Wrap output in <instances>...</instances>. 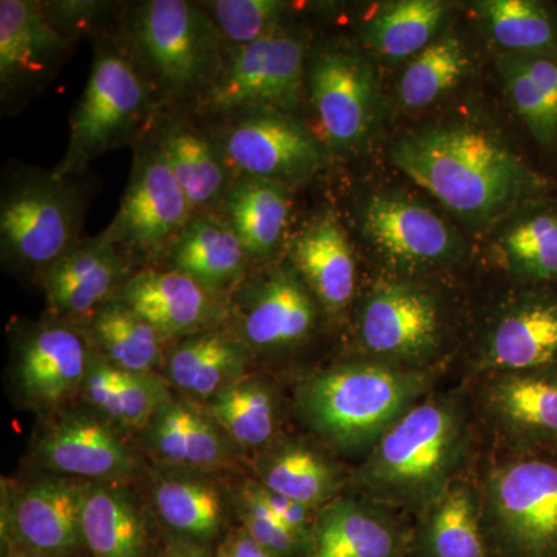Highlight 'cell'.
<instances>
[{
  "mask_svg": "<svg viewBox=\"0 0 557 557\" xmlns=\"http://www.w3.org/2000/svg\"><path fill=\"white\" fill-rule=\"evenodd\" d=\"M90 482L44 478L3 500V557H75L86 548L83 509Z\"/></svg>",
  "mask_w": 557,
  "mask_h": 557,
  "instance_id": "obj_13",
  "label": "cell"
},
{
  "mask_svg": "<svg viewBox=\"0 0 557 557\" xmlns=\"http://www.w3.org/2000/svg\"><path fill=\"white\" fill-rule=\"evenodd\" d=\"M289 262L322 311L338 317L350 306L357 292V259L335 212H321L293 237Z\"/></svg>",
  "mask_w": 557,
  "mask_h": 557,
  "instance_id": "obj_25",
  "label": "cell"
},
{
  "mask_svg": "<svg viewBox=\"0 0 557 557\" xmlns=\"http://www.w3.org/2000/svg\"><path fill=\"white\" fill-rule=\"evenodd\" d=\"M81 394L102 420L115 429L145 431L171 398L166 383L153 373L115 368L101 357H91Z\"/></svg>",
  "mask_w": 557,
  "mask_h": 557,
  "instance_id": "obj_30",
  "label": "cell"
},
{
  "mask_svg": "<svg viewBox=\"0 0 557 557\" xmlns=\"http://www.w3.org/2000/svg\"><path fill=\"white\" fill-rule=\"evenodd\" d=\"M412 534L416 557H493L478 486L458 478L421 511Z\"/></svg>",
  "mask_w": 557,
  "mask_h": 557,
  "instance_id": "obj_28",
  "label": "cell"
},
{
  "mask_svg": "<svg viewBox=\"0 0 557 557\" xmlns=\"http://www.w3.org/2000/svg\"><path fill=\"white\" fill-rule=\"evenodd\" d=\"M119 38L160 112L196 108L218 79L226 47L208 11L186 0H146L121 14Z\"/></svg>",
  "mask_w": 557,
  "mask_h": 557,
  "instance_id": "obj_3",
  "label": "cell"
},
{
  "mask_svg": "<svg viewBox=\"0 0 557 557\" xmlns=\"http://www.w3.org/2000/svg\"><path fill=\"white\" fill-rule=\"evenodd\" d=\"M70 175L16 163L0 190L3 263L42 276L81 244L86 199Z\"/></svg>",
  "mask_w": 557,
  "mask_h": 557,
  "instance_id": "obj_5",
  "label": "cell"
},
{
  "mask_svg": "<svg viewBox=\"0 0 557 557\" xmlns=\"http://www.w3.org/2000/svg\"><path fill=\"white\" fill-rule=\"evenodd\" d=\"M226 437L245 449H265L276 442L278 399L267 381L245 376L208 403Z\"/></svg>",
  "mask_w": 557,
  "mask_h": 557,
  "instance_id": "obj_37",
  "label": "cell"
},
{
  "mask_svg": "<svg viewBox=\"0 0 557 557\" xmlns=\"http://www.w3.org/2000/svg\"><path fill=\"white\" fill-rule=\"evenodd\" d=\"M146 448L177 472L207 474L233 465L230 438L188 398H170L143 431Z\"/></svg>",
  "mask_w": 557,
  "mask_h": 557,
  "instance_id": "obj_24",
  "label": "cell"
},
{
  "mask_svg": "<svg viewBox=\"0 0 557 557\" xmlns=\"http://www.w3.org/2000/svg\"><path fill=\"white\" fill-rule=\"evenodd\" d=\"M307 70V42L288 30L226 49L218 79L196 109L218 115L244 110L293 115L306 100Z\"/></svg>",
  "mask_w": 557,
  "mask_h": 557,
  "instance_id": "obj_9",
  "label": "cell"
},
{
  "mask_svg": "<svg viewBox=\"0 0 557 557\" xmlns=\"http://www.w3.org/2000/svg\"><path fill=\"white\" fill-rule=\"evenodd\" d=\"M172 270L196 281L212 296L222 295L244 278L248 256L222 215H194L172 248Z\"/></svg>",
  "mask_w": 557,
  "mask_h": 557,
  "instance_id": "obj_29",
  "label": "cell"
},
{
  "mask_svg": "<svg viewBox=\"0 0 557 557\" xmlns=\"http://www.w3.org/2000/svg\"><path fill=\"white\" fill-rule=\"evenodd\" d=\"M449 13V3L442 0H397L381 5L366 21L361 36L366 47L380 60H412L432 40Z\"/></svg>",
  "mask_w": 557,
  "mask_h": 557,
  "instance_id": "obj_35",
  "label": "cell"
},
{
  "mask_svg": "<svg viewBox=\"0 0 557 557\" xmlns=\"http://www.w3.org/2000/svg\"><path fill=\"white\" fill-rule=\"evenodd\" d=\"M157 515L183 541L208 544L222 530L225 507L218 485L188 472H168L156 480Z\"/></svg>",
  "mask_w": 557,
  "mask_h": 557,
  "instance_id": "obj_36",
  "label": "cell"
},
{
  "mask_svg": "<svg viewBox=\"0 0 557 557\" xmlns=\"http://www.w3.org/2000/svg\"><path fill=\"white\" fill-rule=\"evenodd\" d=\"M193 218V208L149 131L138 143L129 185L102 239L123 255L157 260L171 255Z\"/></svg>",
  "mask_w": 557,
  "mask_h": 557,
  "instance_id": "obj_10",
  "label": "cell"
},
{
  "mask_svg": "<svg viewBox=\"0 0 557 557\" xmlns=\"http://www.w3.org/2000/svg\"><path fill=\"white\" fill-rule=\"evenodd\" d=\"M226 49L248 46L285 30L288 2L281 0H214L201 3Z\"/></svg>",
  "mask_w": 557,
  "mask_h": 557,
  "instance_id": "obj_42",
  "label": "cell"
},
{
  "mask_svg": "<svg viewBox=\"0 0 557 557\" xmlns=\"http://www.w3.org/2000/svg\"><path fill=\"white\" fill-rule=\"evenodd\" d=\"M307 95L325 149L346 156L368 141L380 102L379 79L368 58L348 47H325L309 60Z\"/></svg>",
  "mask_w": 557,
  "mask_h": 557,
  "instance_id": "obj_12",
  "label": "cell"
},
{
  "mask_svg": "<svg viewBox=\"0 0 557 557\" xmlns=\"http://www.w3.org/2000/svg\"><path fill=\"white\" fill-rule=\"evenodd\" d=\"M239 508L242 528L271 556L304 557L307 555V545L300 542L274 515L273 509L260 493L259 483L256 480L242 487Z\"/></svg>",
  "mask_w": 557,
  "mask_h": 557,
  "instance_id": "obj_43",
  "label": "cell"
},
{
  "mask_svg": "<svg viewBox=\"0 0 557 557\" xmlns=\"http://www.w3.org/2000/svg\"><path fill=\"white\" fill-rule=\"evenodd\" d=\"M493 557H557V453H516L479 487Z\"/></svg>",
  "mask_w": 557,
  "mask_h": 557,
  "instance_id": "obj_7",
  "label": "cell"
},
{
  "mask_svg": "<svg viewBox=\"0 0 557 557\" xmlns=\"http://www.w3.org/2000/svg\"><path fill=\"white\" fill-rule=\"evenodd\" d=\"M157 116L152 94L129 57L110 36L98 39L89 83L70 119L67 152L54 171L76 177L106 152L141 141Z\"/></svg>",
  "mask_w": 557,
  "mask_h": 557,
  "instance_id": "obj_6",
  "label": "cell"
},
{
  "mask_svg": "<svg viewBox=\"0 0 557 557\" xmlns=\"http://www.w3.org/2000/svg\"><path fill=\"white\" fill-rule=\"evenodd\" d=\"M83 536L91 557H145L148 552L145 519L120 483L90 482Z\"/></svg>",
  "mask_w": 557,
  "mask_h": 557,
  "instance_id": "obj_34",
  "label": "cell"
},
{
  "mask_svg": "<svg viewBox=\"0 0 557 557\" xmlns=\"http://www.w3.org/2000/svg\"><path fill=\"white\" fill-rule=\"evenodd\" d=\"M412 534L395 511L364 497H336L319 509L304 557H408Z\"/></svg>",
  "mask_w": 557,
  "mask_h": 557,
  "instance_id": "obj_21",
  "label": "cell"
},
{
  "mask_svg": "<svg viewBox=\"0 0 557 557\" xmlns=\"http://www.w3.org/2000/svg\"><path fill=\"white\" fill-rule=\"evenodd\" d=\"M289 188L271 180L237 175L219 214L236 234L249 260L276 251L289 218Z\"/></svg>",
  "mask_w": 557,
  "mask_h": 557,
  "instance_id": "obj_31",
  "label": "cell"
},
{
  "mask_svg": "<svg viewBox=\"0 0 557 557\" xmlns=\"http://www.w3.org/2000/svg\"><path fill=\"white\" fill-rule=\"evenodd\" d=\"M249 355L237 333L209 329L180 339L164 361V372L190 401L209 403L247 376Z\"/></svg>",
  "mask_w": 557,
  "mask_h": 557,
  "instance_id": "obj_27",
  "label": "cell"
},
{
  "mask_svg": "<svg viewBox=\"0 0 557 557\" xmlns=\"http://www.w3.org/2000/svg\"><path fill=\"white\" fill-rule=\"evenodd\" d=\"M471 67L467 47L453 33L440 35L410 60L398 81V100L408 110L431 108L456 89Z\"/></svg>",
  "mask_w": 557,
  "mask_h": 557,
  "instance_id": "obj_41",
  "label": "cell"
},
{
  "mask_svg": "<svg viewBox=\"0 0 557 557\" xmlns=\"http://www.w3.org/2000/svg\"><path fill=\"white\" fill-rule=\"evenodd\" d=\"M388 159L469 225L496 223L545 189L504 139L465 121L408 132L392 143Z\"/></svg>",
  "mask_w": 557,
  "mask_h": 557,
  "instance_id": "obj_1",
  "label": "cell"
},
{
  "mask_svg": "<svg viewBox=\"0 0 557 557\" xmlns=\"http://www.w3.org/2000/svg\"><path fill=\"white\" fill-rule=\"evenodd\" d=\"M256 469L260 485L314 509L335 500L346 482L332 458L296 440L271 443Z\"/></svg>",
  "mask_w": 557,
  "mask_h": 557,
  "instance_id": "obj_32",
  "label": "cell"
},
{
  "mask_svg": "<svg viewBox=\"0 0 557 557\" xmlns=\"http://www.w3.org/2000/svg\"><path fill=\"white\" fill-rule=\"evenodd\" d=\"M479 403L515 453H557V368L487 375Z\"/></svg>",
  "mask_w": 557,
  "mask_h": 557,
  "instance_id": "obj_16",
  "label": "cell"
},
{
  "mask_svg": "<svg viewBox=\"0 0 557 557\" xmlns=\"http://www.w3.org/2000/svg\"><path fill=\"white\" fill-rule=\"evenodd\" d=\"M113 299L137 311L164 341L215 329L220 317L218 298L175 270L138 271Z\"/></svg>",
  "mask_w": 557,
  "mask_h": 557,
  "instance_id": "obj_22",
  "label": "cell"
},
{
  "mask_svg": "<svg viewBox=\"0 0 557 557\" xmlns=\"http://www.w3.org/2000/svg\"><path fill=\"white\" fill-rule=\"evenodd\" d=\"M231 115L236 120L226 126L219 143L237 175L292 188L324 166L327 149L295 116L274 110H244Z\"/></svg>",
  "mask_w": 557,
  "mask_h": 557,
  "instance_id": "obj_14",
  "label": "cell"
},
{
  "mask_svg": "<svg viewBox=\"0 0 557 557\" xmlns=\"http://www.w3.org/2000/svg\"><path fill=\"white\" fill-rule=\"evenodd\" d=\"M47 20L58 32L75 44L79 36L101 30L102 24L119 10V3L97 0H58L42 2Z\"/></svg>",
  "mask_w": 557,
  "mask_h": 557,
  "instance_id": "obj_44",
  "label": "cell"
},
{
  "mask_svg": "<svg viewBox=\"0 0 557 557\" xmlns=\"http://www.w3.org/2000/svg\"><path fill=\"white\" fill-rule=\"evenodd\" d=\"M36 460L62 478L119 483L138 471L134 450L97 413H65L36 442Z\"/></svg>",
  "mask_w": 557,
  "mask_h": 557,
  "instance_id": "obj_19",
  "label": "cell"
},
{
  "mask_svg": "<svg viewBox=\"0 0 557 557\" xmlns=\"http://www.w3.org/2000/svg\"><path fill=\"white\" fill-rule=\"evenodd\" d=\"M65 39L35 0L0 2V100L17 112L58 75L70 54Z\"/></svg>",
  "mask_w": 557,
  "mask_h": 557,
  "instance_id": "obj_15",
  "label": "cell"
},
{
  "mask_svg": "<svg viewBox=\"0 0 557 557\" xmlns=\"http://www.w3.org/2000/svg\"><path fill=\"white\" fill-rule=\"evenodd\" d=\"M164 159L182 186L194 215L214 214L233 185V175L218 138L182 116L164 115L152 126Z\"/></svg>",
  "mask_w": 557,
  "mask_h": 557,
  "instance_id": "obj_26",
  "label": "cell"
},
{
  "mask_svg": "<svg viewBox=\"0 0 557 557\" xmlns=\"http://www.w3.org/2000/svg\"><path fill=\"white\" fill-rule=\"evenodd\" d=\"M127 259L102 239L83 240L40 276L50 310L58 318L94 317L115 298L126 278Z\"/></svg>",
  "mask_w": 557,
  "mask_h": 557,
  "instance_id": "obj_23",
  "label": "cell"
},
{
  "mask_svg": "<svg viewBox=\"0 0 557 557\" xmlns=\"http://www.w3.org/2000/svg\"><path fill=\"white\" fill-rule=\"evenodd\" d=\"M432 372L366 359L317 373L298 388L300 417L343 453H369L398 418L431 392Z\"/></svg>",
  "mask_w": 557,
  "mask_h": 557,
  "instance_id": "obj_4",
  "label": "cell"
},
{
  "mask_svg": "<svg viewBox=\"0 0 557 557\" xmlns=\"http://www.w3.org/2000/svg\"><path fill=\"white\" fill-rule=\"evenodd\" d=\"M498 247L508 269L534 287H557V201L515 220Z\"/></svg>",
  "mask_w": 557,
  "mask_h": 557,
  "instance_id": "obj_39",
  "label": "cell"
},
{
  "mask_svg": "<svg viewBox=\"0 0 557 557\" xmlns=\"http://www.w3.org/2000/svg\"><path fill=\"white\" fill-rule=\"evenodd\" d=\"M90 330L101 357L115 368L153 373L163 362L160 333L121 300L106 302L90 318Z\"/></svg>",
  "mask_w": 557,
  "mask_h": 557,
  "instance_id": "obj_38",
  "label": "cell"
},
{
  "mask_svg": "<svg viewBox=\"0 0 557 557\" xmlns=\"http://www.w3.org/2000/svg\"><path fill=\"white\" fill-rule=\"evenodd\" d=\"M370 249L397 278L453 265L463 256L460 234L434 209L398 194H375L359 211Z\"/></svg>",
  "mask_w": 557,
  "mask_h": 557,
  "instance_id": "obj_11",
  "label": "cell"
},
{
  "mask_svg": "<svg viewBox=\"0 0 557 557\" xmlns=\"http://www.w3.org/2000/svg\"><path fill=\"white\" fill-rule=\"evenodd\" d=\"M318 299L292 265L271 271L237 302L239 338L249 350H293L318 327Z\"/></svg>",
  "mask_w": 557,
  "mask_h": 557,
  "instance_id": "obj_17",
  "label": "cell"
},
{
  "mask_svg": "<svg viewBox=\"0 0 557 557\" xmlns=\"http://www.w3.org/2000/svg\"><path fill=\"white\" fill-rule=\"evenodd\" d=\"M471 446L463 392L429 394L381 435L351 482L373 504L420 515L460 478Z\"/></svg>",
  "mask_w": 557,
  "mask_h": 557,
  "instance_id": "obj_2",
  "label": "cell"
},
{
  "mask_svg": "<svg viewBox=\"0 0 557 557\" xmlns=\"http://www.w3.org/2000/svg\"><path fill=\"white\" fill-rule=\"evenodd\" d=\"M475 10L507 54H557V9L536 0H483Z\"/></svg>",
  "mask_w": 557,
  "mask_h": 557,
  "instance_id": "obj_40",
  "label": "cell"
},
{
  "mask_svg": "<svg viewBox=\"0 0 557 557\" xmlns=\"http://www.w3.org/2000/svg\"><path fill=\"white\" fill-rule=\"evenodd\" d=\"M160 557H208L205 555L203 549H201L200 545L193 544V542L183 541V539H178V541L172 542V544L168 545L166 548L163 549Z\"/></svg>",
  "mask_w": 557,
  "mask_h": 557,
  "instance_id": "obj_47",
  "label": "cell"
},
{
  "mask_svg": "<svg viewBox=\"0 0 557 557\" xmlns=\"http://www.w3.org/2000/svg\"><path fill=\"white\" fill-rule=\"evenodd\" d=\"M497 69L523 126L547 152H557V54H500Z\"/></svg>",
  "mask_w": 557,
  "mask_h": 557,
  "instance_id": "obj_33",
  "label": "cell"
},
{
  "mask_svg": "<svg viewBox=\"0 0 557 557\" xmlns=\"http://www.w3.org/2000/svg\"><path fill=\"white\" fill-rule=\"evenodd\" d=\"M86 336L65 322L32 329L17 350L22 395L35 408L54 410L81 392L91 361Z\"/></svg>",
  "mask_w": 557,
  "mask_h": 557,
  "instance_id": "obj_20",
  "label": "cell"
},
{
  "mask_svg": "<svg viewBox=\"0 0 557 557\" xmlns=\"http://www.w3.org/2000/svg\"><path fill=\"white\" fill-rule=\"evenodd\" d=\"M215 557H274L265 548L260 547L244 528L234 530L223 539Z\"/></svg>",
  "mask_w": 557,
  "mask_h": 557,
  "instance_id": "obj_46",
  "label": "cell"
},
{
  "mask_svg": "<svg viewBox=\"0 0 557 557\" xmlns=\"http://www.w3.org/2000/svg\"><path fill=\"white\" fill-rule=\"evenodd\" d=\"M259 487L260 493H262L269 507L273 509L274 515L300 542L307 545V552H309L319 509L307 507V505L299 504V502L292 500L288 497L278 496V494L267 490L260 483Z\"/></svg>",
  "mask_w": 557,
  "mask_h": 557,
  "instance_id": "obj_45",
  "label": "cell"
},
{
  "mask_svg": "<svg viewBox=\"0 0 557 557\" xmlns=\"http://www.w3.org/2000/svg\"><path fill=\"white\" fill-rule=\"evenodd\" d=\"M549 288L519 296L494 319L479 347V373L557 368V292Z\"/></svg>",
  "mask_w": 557,
  "mask_h": 557,
  "instance_id": "obj_18",
  "label": "cell"
},
{
  "mask_svg": "<svg viewBox=\"0 0 557 557\" xmlns=\"http://www.w3.org/2000/svg\"><path fill=\"white\" fill-rule=\"evenodd\" d=\"M358 336L369 359L431 372L448 341L445 304L413 278L376 282L362 300Z\"/></svg>",
  "mask_w": 557,
  "mask_h": 557,
  "instance_id": "obj_8",
  "label": "cell"
}]
</instances>
